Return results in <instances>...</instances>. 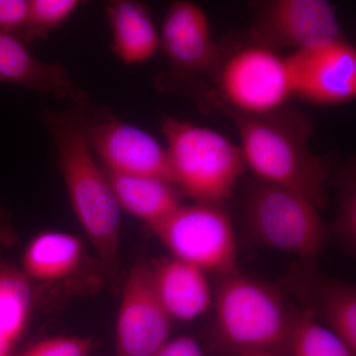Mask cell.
<instances>
[{"mask_svg":"<svg viewBox=\"0 0 356 356\" xmlns=\"http://www.w3.org/2000/svg\"><path fill=\"white\" fill-rule=\"evenodd\" d=\"M29 0H0V32L21 37L27 24Z\"/></svg>","mask_w":356,"mask_h":356,"instance_id":"cell-24","label":"cell"},{"mask_svg":"<svg viewBox=\"0 0 356 356\" xmlns=\"http://www.w3.org/2000/svg\"><path fill=\"white\" fill-rule=\"evenodd\" d=\"M173 184L194 203L222 206L245 172L240 146L213 129L175 117L161 120Z\"/></svg>","mask_w":356,"mask_h":356,"instance_id":"cell-3","label":"cell"},{"mask_svg":"<svg viewBox=\"0 0 356 356\" xmlns=\"http://www.w3.org/2000/svg\"><path fill=\"white\" fill-rule=\"evenodd\" d=\"M31 281L13 266H0V356H13L34 303Z\"/></svg>","mask_w":356,"mask_h":356,"instance_id":"cell-19","label":"cell"},{"mask_svg":"<svg viewBox=\"0 0 356 356\" xmlns=\"http://www.w3.org/2000/svg\"><path fill=\"white\" fill-rule=\"evenodd\" d=\"M93 346L91 339L57 337L39 341L18 356H88Z\"/></svg>","mask_w":356,"mask_h":356,"instance_id":"cell-23","label":"cell"},{"mask_svg":"<svg viewBox=\"0 0 356 356\" xmlns=\"http://www.w3.org/2000/svg\"><path fill=\"white\" fill-rule=\"evenodd\" d=\"M226 112L240 136L245 168L259 181L297 192L318 210L327 206L329 163L312 152L310 117L288 105L261 115Z\"/></svg>","mask_w":356,"mask_h":356,"instance_id":"cell-2","label":"cell"},{"mask_svg":"<svg viewBox=\"0 0 356 356\" xmlns=\"http://www.w3.org/2000/svg\"><path fill=\"white\" fill-rule=\"evenodd\" d=\"M238 356H284L283 353L271 350H252L238 353Z\"/></svg>","mask_w":356,"mask_h":356,"instance_id":"cell-27","label":"cell"},{"mask_svg":"<svg viewBox=\"0 0 356 356\" xmlns=\"http://www.w3.org/2000/svg\"><path fill=\"white\" fill-rule=\"evenodd\" d=\"M172 318L154 289L152 266L138 262L124 281L116 356H154L168 341Z\"/></svg>","mask_w":356,"mask_h":356,"instance_id":"cell-10","label":"cell"},{"mask_svg":"<svg viewBox=\"0 0 356 356\" xmlns=\"http://www.w3.org/2000/svg\"><path fill=\"white\" fill-rule=\"evenodd\" d=\"M9 233L6 225L3 213L0 210V266L4 264L1 259V247L3 242H8Z\"/></svg>","mask_w":356,"mask_h":356,"instance_id":"cell-26","label":"cell"},{"mask_svg":"<svg viewBox=\"0 0 356 356\" xmlns=\"http://www.w3.org/2000/svg\"><path fill=\"white\" fill-rule=\"evenodd\" d=\"M291 307L270 285L238 273L222 276L215 298V327L236 353H285Z\"/></svg>","mask_w":356,"mask_h":356,"instance_id":"cell-4","label":"cell"},{"mask_svg":"<svg viewBox=\"0 0 356 356\" xmlns=\"http://www.w3.org/2000/svg\"><path fill=\"white\" fill-rule=\"evenodd\" d=\"M81 109L48 112L44 123L57 149L72 210L95 248L110 286L117 291L121 284V208L108 175L86 142Z\"/></svg>","mask_w":356,"mask_h":356,"instance_id":"cell-1","label":"cell"},{"mask_svg":"<svg viewBox=\"0 0 356 356\" xmlns=\"http://www.w3.org/2000/svg\"><path fill=\"white\" fill-rule=\"evenodd\" d=\"M337 216L331 229L344 250H356V166L355 159L346 161L337 177Z\"/></svg>","mask_w":356,"mask_h":356,"instance_id":"cell-21","label":"cell"},{"mask_svg":"<svg viewBox=\"0 0 356 356\" xmlns=\"http://www.w3.org/2000/svg\"><path fill=\"white\" fill-rule=\"evenodd\" d=\"M308 315L341 337L356 353V288L353 283L296 269L288 285Z\"/></svg>","mask_w":356,"mask_h":356,"instance_id":"cell-13","label":"cell"},{"mask_svg":"<svg viewBox=\"0 0 356 356\" xmlns=\"http://www.w3.org/2000/svg\"><path fill=\"white\" fill-rule=\"evenodd\" d=\"M294 97L324 106L356 96V50L348 39L293 51L287 56Z\"/></svg>","mask_w":356,"mask_h":356,"instance_id":"cell-11","label":"cell"},{"mask_svg":"<svg viewBox=\"0 0 356 356\" xmlns=\"http://www.w3.org/2000/svg\"><path fill=\"white\" fill-rule=\"evenodd\" d=\"M151 266L154 289L172 320H195L212 305V292L202 269L175 257Z\"/></svg>","mask_w":356,"mask_h":356,"instance_id":"cell-15","label":"cell"},{"mask_svg":"<svg viewBox=\"0 0 356 356\" xmlns=\"http://www.w3.org/2000/svg\"><path fill=\"white\" fill-rule=\"evenodd\" d=\"M79 238L62 232H44L26 248L21 273L30 281L54 282L76 273L83 259Z\"/></svg>","mask_w":356,"mask_h":356,"instance_id":"cell-17","label":"cell"},{"mask_svg":"<svg viewBox=\"0 0 356 356\" xmlns=\"http://www.w3.org/2000/svg\"><path fill=\"white\" fill-rule=\"evenodd\" d=\"M149 228L175 259L222 277L238 270L235 229L222 206L180 204Z\"/></svg>","mask_w":356,"mask_h":356,"instance_id":"cell-6","label":"cell"},{"mask_svg":"<svg viewBox=\"0 0 356 356\" xmlns=\"http://www.w3.org/2000/svg\"><path fill=\"white\" fill-rule=\"evenodd\" d=\"M285 353L290 356H356L343 339L306 312L291 307Z\"/></svg>","mask_w":356,"mask_h":356,"instance_id":"cell-20","label":"cell"},{"mask_svg":"<svg viewBox=\"0 0 356 356\" xmlns=\"http://www.w3.org/2000/svg\"><path fill=\"white\" fill-rule=\"evenodd\" d=\"M159 39L161 50L175 69L215 79L222 57L202 7L188 0L172 2L163 19Z\"/></svg>","mask_w":356,"mask_h":356,"instance_id":"cell-12","label":"cell"},{"mask_svg":"<svg viewBox=\"0 0 356 356\" xmlns=\"http://www.w3.org/2000/svg\"><path fill=\"white\" fill-rule=\"evenodd\" d=\"M112 51L123 64H144L161 50L159 31L147 6L135 0H113L106 6Z\"/></svg>","mask_w":356,"mask_h":356,"instance_id":"cell-16","label":"cell"},{"mask_svg":"<svg viewBox=\"0 0 356 356\" xmlns=\"http://www.w3.org/2000/svg\"><path fill=\"white\" fill-rule=\"evenodd\" d=\"M81 113L86 142L107 172L161 178L173 184L165 147L153 135L105 110L89 115L81 109Z\"/></svg>","mask_w":356,"mask_h":356,"instance_id":"cell-9","label":"cell"},{"mask_svg":"<svg viewBox=\"0 0 356 356\" xmlns=\"http://www.w3.org/2000/svg\"><path fill=\"white\" fill-rule=\"evenodd\" d=\"M318 211L301 194L259 180L245 198L243 219L255 242L308 259L324 250L331 231Z\"/></svg>","mask_w":356,"mask_h":356,"instance_id":"cell-5","label":"cell"},{"mask_svg":"<svg viewBox=\"0 0 356 356\" xmlns=\"http://www.w3.org/2000/svg\"><path fill=\"white\" fill-rule=\"evenodd\" d=\"M215 81L227 111L236 113H269L294 97L287 56L254 43L222 60Z\"/></svg>","mask_w":356,"mask_h":356,"instance_id":"cell-7","label":"cell"},{"mask_svg":"<svg viewBox=\"0 0 356 356\" xmlns=\"http://www.w3.org/2000/svg\"><path fill=\"white\" fill-rule=\"evenodd\" d=\"M106 173L121 210L149 227L181 204L179 189L161 178Z\"/></svg>","mask_w":356,"mask_h":356,"instance_id":"cell-18","label":"cell"},{"mask_svg":"<svg viewBox=\"0 0 356 356\" xmlns=\"http://www.w3.org/2000/svg\"><path fill=\"white\" fill-rule=\"evenodd\" d=\"M250 7V39L271 50H302L346 39L336 8L325 0H259Z\"/></svg>","mask_w":356,"mask_h":356,"instance_id":"cell-8","label":"cell"},{"mask_svg":"<svg viewBox=\"0 0 356 356\" xmlns=\"http://www.w3.org/2000/svg\"><path fill=\"white\" fill-rule=\"evenodd\" d=\"M154 356H205L200 344L191 337H179L168 343Z\"/></svg>","mask_w":356,"mask_h":356,"instance_id":"cell-25","label":"cell"},{"mask_svg":"<svg viewBox=\"0 0 356 356\" xmlns=\"http://www.w3.org/2000/svg\"><path fill=\"white\" fill-rule=\"evenodd\" d=\"M28 44L18 35L0 32V83L70 99L76 107H84L88 95L72 81L64 65L44 62Z\"/></svg>","mask_w":356,"mask_h":356,"instance_id":"cell-14","label":"cell"},{"mask_svg":"<svg viewBox=\"0 0 356 356\" xmlns=\"http://www.w3.org/2000/svg\"><path fill=\"white\" fill-rule=\"evenodd\" d=\"M83 3L81 0H29L27 24L21 38L28 44L46 38L64 25Z\"/></svg>","mask_w":356,"mask_h":356,"instance_id":"cell-22","label":"cell"}]
</instances>
